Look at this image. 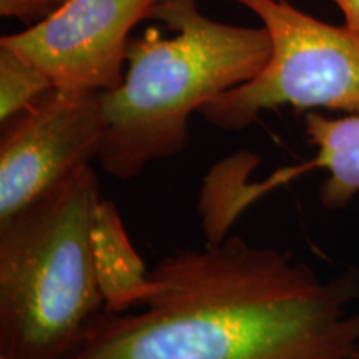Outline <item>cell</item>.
<instances>
[{
  "label": "cell",
  "instance_id": "1",
  "mask_svg": "<svg viewBox=\"0 0 359 359\" xmlns=\"http://www.w3.org/2000/svg\"><path fill=\"white\" fill-rule=\"evenodd\" d=\"M138 309L103 311L65 359H346L359 276L323 280L290 253L230 236L150 269Z\"/></svg>",
  "mask_w": 359,
  "mask_h": 359
},
{
  "label": "cell",
  "instance_id": "2",
  "mask_svg": "<svg viewBox=\"0 0 359 359\" xmlns=\"http://www.w3.org/2000/svg\"><path fill=\"white\" fill-rule=\"evenodd\" d=\"M155 17L173 29H148L128 45L123 80L100 92L105 133L100 168L132 180L154 161L182 154L195 111L255 79L271 55L264 27L228 25L198 11L196 0H160Z\"/></svg>",
  "mask_w": 359,
  "mask_h": 359
},
{
  "label": "cell",
  "instance_id": "3",
  "mask_svg": "<svg viewBox=\"0 0 359 359\" xmlns=\"http://www.w3.org/2000/svg\"><path fill=\"white\" fill-rule=\"evenodd\" d=\"M103 198L83 165L0 223V356L65 359L105 311L92 251Z\"/></svg>",
  "mask_w": 359,
  "mask_h": 359
},
{
  "label": "cell",
  "instance_id": "4",
  "mask_svg": "<svg viewBox=\"0 0 359 359\" xmlns=\"http://www.w3.org/2000/svg\"><path fill=\"white\" fill-rule=\"evenodd\" d=\"M255 13L271 55L255 79L200 110L208 123L243 130L263 111L290 105L359 115V30L321 22L286 0H231Z\"/></svg>",
  "mask_w": 359,
  "mask_h": 359
},
{
  "label": "cell",
  "instance_id": "5",
  "mask_svg": "<svg viewBox=\"0 0 359 359\" xmlns=\"http://www.w3.org/2000/svg\"><path fill=\"white\" fill-rule=\"evenodd\" d=\"M6 125L0 143V223L97 160L105 133L98 93L58 88Z\"/></svg>",
  "mask_w": 359,
  "mask_h": 359
},
{
  "label": "cell",
  "instance_id": "6",
  "mask_svg": "<svg viewBox=\"0 0 359 359\" xmlns=\"http://www.w3.org/2000/svg\"><path fill=\"white\" fill-rule=\"evenodd\" d=\"M160 0H64L22 32L6 35L12 48L50 79L53 88L105 92L123 80L132 29Z\"/></svg>",
  "mask_w": 359,
  "mask_h": 359
},
{
  "label": "cell",
  "instance_id": "7",
  "mask_svg": "<svg viewBox=\"0 0 359 359\" xmlns=\"http://www.w3.org/2000/svg\"><path fill=\"white\" fill-rule=\"evenodd\" d=\"M304 133L316 148V155L302 165L286 167L269 175L262 183H251L235 196L238 212L243 210L264 193L286 185L302 175L323 170L321 205L330 210L344 208L359 193V115L327 118L321 111H308L304 118Z\"/></svg>",
  "mask_w": 359,
  "mask_h": 359
},
{
  "label": "cell",
  "instance_id": "8",
  "mask_svg": "<svg viewBox=\"0 0 359 359\" xmlns=\"http://www.w3.org/2000/svg\"><path fill=\"white\" fill-rule=\"evenodd\" d=\"M92 251L98 290L107 313L138 308L150 290V269L133 248L114 201L102 198L92 226Z\"/></svg>",
  "mask_w": 359,
  "mask_h": 359
},
{
  "label": "cell",
  "instance_id": "9",
  "mask_svg": "<svg viewBox=\"0 0 359 359\" xmlns=\"http://www.w3.org/2000/svg\"><path fill=\"white\" fill-rule=\"evenodd\" d=\"M52 88L50 79L39 67L0 45V120L4 125Z\"/></svg>",
  "mask_w": 359,
  "mask_h": 359
},
{
  "label": "cell",
  "instance_id": "10",
  "mask_svg": "<svg viewBox=\"0 0 359 359\" xmlns=\"http://www.w3.org/2000/svg\"><path fill=\"white\" fill-rule=\"evenodd\" d=\"M58 4L53 0H0V13L4 17H15L22 20H32L34 17H47L55 11Z\"/></svg>",
  "mask_w": 359,
  "mask_h": 359
},
{
  "label": "cell",
  "instance_id": "11",
  "mask_svg": "<svg viewBox=\"0 0 359 359\" xmlns=\"http://www.w3.org/2000/svg\"><path fill=\"white\" fill-rule=\"evenodd\" d=\"M333 2L343 12L344 24L359 30V0H333Z\"/></svg>",
  "mask_w": 359,
  "mask_h": 359
},
{
  "label": "cell",
  "instance_id": "12",
  "mask_svg": "<svg viewBox=\"0 0 359 359\" xmlns=\"http://www.w3.org/2000/svg\"><path fill=\"white\" fill-rule=\"evenodd\" d=\"M346 359H359V346H358L356 349H354V351H353L351 354H349V356H348Z\"/></svg>",
  "mask_w": 359,
  "mask_h": 359
},
{
  "label": "cell",
  "instance_id": "13",
  "mask_svg": "<svg viewBox=\"0 0 359 359\" xmlns=\"http://www.w3.org/2000/svg\"><path fill=\"white\" fill-rule=\"evenodd\" d=\"M53 2H55V4H58V6H60V4L64 2V0H53Z\"/></svg>",
  "mask_w": 359,
  "mask_h": 359
},
{
  "label": "cell",
  "instance_id": "14",
  "mask_svg": "<svg viewBox=\"0 0 359 359\" xmlns=\"http://www.w3.org/2000/svg\"><path fill=\"white\" fill-rule=\"evenodd\" d=\"M0 359H7V358H2V356H0Z\"/></svg>",
  "mask_w": 359,
  "mask_h": 359
}]
</instances>
